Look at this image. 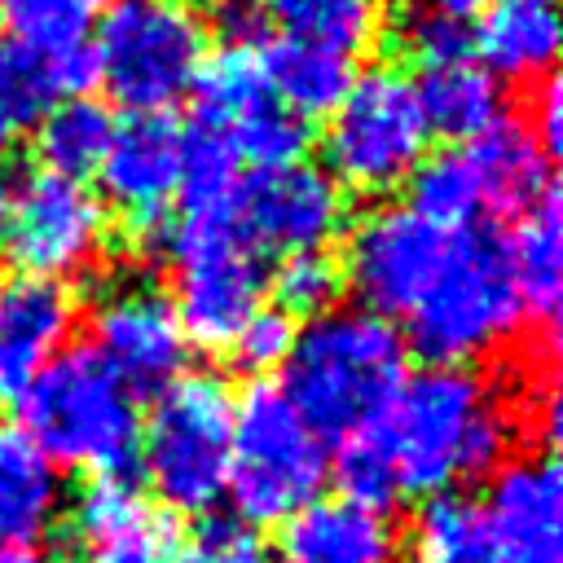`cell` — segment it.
<instances>
[{
	"mask_svg": "<svg viewBox=\"0 0 563 563\" xmlns=\"http://www.w3.org/2000/svg\"><path fill=\"white\" fill-rule=\"evenodd\" d=\"M369 431L391 466L396 497H440L501 466L515 418L488 374L422 365L405 374Z\"/></svg>",
	"mask_w": 563,
	"mask_h": 563,
	"instance_id": "cell-1",
	"label": "cell"
},
{
	"mask_svg": "<svg viewBox=\"0 0 563 563\" xmlns=\"http://www.w3.org/2000/svg\"><path fill=\"white\" fill-rule=\"evenodd\" d=\"M405 334L369 308H330L295 330L282 361V396L325 440L369 427L405 383Z\"/></svg>",
	"mask_w": 563,
	"mask_h": 563,
	"instance_id": "cell-2",
	"label": "cell"
},
{
	"mask_svg": "<svg viewBox=\"0 0 563 563\" xmlns=\"http://www.w3.org/2000/svg\"><path fill=\"white\" fill-rule=\"evenodd\" d=\"M22 431L62 471L119 475L136 457L141 405L136 391L92 352V343L62 347L18 396Z\"/></svg>",
	"mask_w": 563,
	"mask_h": 563,
	"instance_id": "cell-3",
	"label": "cell"
},
{
	"mask_svg": "<svg viewBox=\"0 0 563 563\" xmlns=\"http://www.w3.org/2000/svg\"><path fill=\"white\" fill-rule=\"evenodd\" d=\"M405 330L431 365H466L510 343L523 330V308L510 282L506 242L484 224L453 229L449 255L405 317Z\"/></svg>",
	"mask_w": 563,
	"mask_h": 563,
	"instance_id": "cell-4",
	"label": "cell"
},
{
	"mask_svg": "<svg viewBox=\"0 0 563 563\" xmlns=\"http://www.w3.org/2000/svg\"><path fill=\"white\" fill-rule=\"evenodd\" d=\"M233 453V391L220 374L185 369L158 387L141 422L136 457L163 506L207 515L229 488Z\"/></svg>",
	"mask_w": 563,
	"mask_h": 563,
	"instance_id": "cell-5",
	"label": "cell"
},
{
	"mask_svg": "<svg viewBox=\"0 0 563 563\" xmlns=\"http://www.w3.org/2000/svg\"><path fill=\"white\" fill-rule=\"evenodd\" d=\"M92 35L97 79L132 114L176 106L211 48V26L194 0H110Z\"/></svg>",
	"mask_w": 563,
	"mask_h": 563,
	"instance_id": "cell-6",
	"label": "cell"
},
{
	"mask_svg": "<svg viewBox=\"0 0 563 563\" xmlns=\"http://www.w3.org/2000/svg\"><path fill=\"white\" fill-rule=\"evenodd\" d=\"M325 466V440L299 418L277 383H251L246 396L233 400V453L224 493L233 497L242 523H286L321 493Z\"/></svg>",
	"mask_w": 563,
	"mask_h": 563,
	"instance_id": "cell-7",
	"label": "cell"
},
{
	"mask_svg": "<svg viewBox=\"0 0 563 563\" xmlns=\"http://www.w3.org/2000/svg\"><path fill=\"white\" fill-rule=\"evenodd\" d=\"M431 128L413 79L400 70H365L352 79L325 128V176L352 194H391L427 163Z\"/></svg>",
	"mask_w": 563,
	"mask_h": 563,
	"instance_id": "cell-8",
	"label": "cell"
},
{
	"mask_svg": "<svg viewBox=\"0 0 563 563\" xmlns=\"http://www.w3.org/2000/svg\"><path fill=\"white\" fill-rule=\"evenodd\" d=\"M172 282L185 339L202 347H229L255 308H264V255L238 233L229 202L185 207L172 229Z\"/></svg>",
	"mask_w": 563,
	"mask_h": 563,
	"instance_id": "cell-9",
	"label": "cell"
},
{
	"mask_svg": "<svg viewBox=\"0 0 563 563\" xmlns=\"http://www.w3.org/2000/svg\"><path fill=\"white\" fill-rule=\"evenodd\" d=\"M110 246V211L106 202L70 176L31 172L9 202L4 251L18 260L22 277L70 282L97 268Z\"/></svg>",
	"mask_w": 563,
	"mask_h": 563,
	"instance_id": "cell-10",
	"label": "cell"
},
{
	"mask_svg": "<svg viewBox=\"0 0 563 563\" xmlns=\"http://www.w3.org/2000/svg\"><path fill=\"white\" fill-rule=\"evenodd\" d=\"M453 229L431 224L413 207H374L347 233L343 286L391 325L405 321L449 255Z\"/></svg>",
	"mask_w": 563,
	"mask_h": 563,
	"instance_id": "cell-11",
	"label": "cell"
},
{
	"mask_svg": "<svg viewBox=\"0 0 563 563\" xmlns=\"http://www.w3.org/2000/svg\"><path fill=\"white\" fill-rule=\"evenodd\" d=\"M229 216L238 233L260 251V255H303V251H325L347 220L343 189L308 163L290 167H268L255 176H238Z\"/></svg>",
	"mask_w": 563,
	"mask_h": 563,
	"instance_id": "cell-12",
	"label": "cell"
},
{
	"mask_svg": "<svg viewBox=\"0 0 563 563\" xmlns=\"http://www.w3.org/2000/svg\"><path fill=\"white\" fill-rule=\"evenodd\" d=\"M101 189L136 233H158L185 185V132L167 114H132L114 123L110 150L97 167Z\"/></svg>",
	"mask_w": 563,
	"mask_h": 563,
	"instance_id": "cell-13",
	"label": "cell"
},
{
	"mask_svg": "<svg viewBox=\"0 0 563 563\" xmlns=\"http://www.w3.org/2000/svg\"><path fill=\"white\" fill-rule=\"evenodd\" d=\"M189 339L180 330V317L167 295L141 282H123L106 290V299L92 308V352L132 387H163L176 374H185Z\"/></svg>",
	"mask_w": 563,
	"mask_h": 563,
	"instance_id": "cell-14",
	"label": "cell"
},
{
	"mask_svg": "<svg viewBox=\"0 0 563 563\" xmlns=\"http://www.w3.org/2000/svg\"><path fill=\"white\" fill-rule=\"evenodd\" d=\"M479 510L501 563H563V479L554 453L497 466Z\"/></svg>",
	"mask_w": 563,
	"mask_h": 563,
	"instance_id": "cell-15",
	"label": "cell"
},
{
	"mask_svg": "<svg viewBox=\"0 0 563 563\" xmlns=\"http://www.w3.org/2000/svg\"><path fill=\"white\" fill-rule=\"evenodd\" d=\"M75 537L84 563H167L172 523L123 475H97L75 501Z\"/></svg>",
	"mask_w": 563,
	"mask_h": 563,
	"instance_id": "cell-16",
	"label": "cell"
},
{
	"mask_svg": "<svg viewBox=\"0 0 563 563\" xmlns=\"http://www.w3.org/2000/svg\"><path fill=\"white\" fill-rule=\"evenodd\" d=\"M75 325V299L57 282L13 277L0 282V400H18L22 387L66 347Z\"/></svg>",
	"mask_w": 563,
	"mask_h": 563,
	"instance_id": "cell-17",
	"label": "cell"
},
{
	"mask_svg": "<svg viewBox=\"0 0 563 563\" xmlns=\"http://www.w3.org/2000/svg\"><path fill=\"white\" fill-rule=\"evenodd\" d=\"M396 532L383 510L347 497H312L282 523V563H387Z\"/></svg>",
	"mask_w": 563,
	"mask_h": 563,
	"instance_id": "cell-18",
	"label": "cell"
},
{
	"mask_svg": "<svg viewBox=\"0 0 563 563\" xmlns=\"http://www.w3.org/2000/svg\"><path fill=\"white\" fill-rule=\"evenodd\" d=\"M466 167L479 189V207L497 216H519L532 202H541L554 180H550V154L541 141L528 132L519 119H497L488 132L466 141Z\"/></svg>",
	"mask_w": 563,
	"mask_h": 563,
	"instance_id": "cell-19",
	"label": "cell"
},
{
	"mask_svg": "<svg viewBox=\"0 0 563 563\" xmlns=\"http://www.w3.org/2000/svg\"><path fill=\"white\" fill-rule=\"evenodd\" d=\"M62 510V471L18 422H0V545H31L48 537Z\"/></svg>",
	"mask_w": 563,
	"mask_h": 563,
	"instance_id": "cell-20",
	"label": "cell"
},
{
	"mask_svg": "<svg viewBox=\"0 0 563 563\" xmlns=\"http://www.w3.org/2000/svg\"><path fill=\"white\" fill-rule=\"evenodd\" d=\"M471 44L493 79H545L559 57V13L550 0H488Z\"/></svg>",
	"mask_w": 563,
	"mask_h": 563,
	"instance_id": "cell-21",
	"label": "cell"
},
{
	"mask_svg": "<svg viewBox=\"0 0 563 563\" xmlns=\"http://www.w3.org/2000/svg\"><path fill=\"white\" fill-rule=\"evenodd\" d=\"M506 264L523 321H537L545 339H554V317L563 299V211L554 189L515 216V233L506 238Z\"/></svg>",
	"mask_w": 563,
	"mask_h": 563,
	"instance_id": "cell-22",
	"label": "cell"
},
{
	"mask_svg": "<svg viewBox=\"0 0 563 563\" xmlns=\"http://www.w3.org/2000/svg\"><path fill=\"white\" fill-rule=\"evenodd\" d=\"M260 66H264L268 92L290 114H299L303 123L312 114H330L356 79V57L352 53H339L330 44L299 40V35L264 40L260 44Z\"/></svg>",
	"mask_w": 563,
	"mask_h": 563,
	"instance_id": "cell-23",
	"label": "cell"
},
{
	"mask_svg": "<svg viewBox=\"0 0 563 563\" xmlns=\"http://www.w3.org/2000/svg\"><path fill=\"white\" fill-rule=\"evenodd\" d=\"M413 92H418L427 128L449 136V141H475L497 119H506L501 114V84L471 53L418 66Z\"/></svg>",
	"mask_w": 563,
	"mask_h": 563,
	"instance_id": "cell-24",
	"label": "cell"
},
{
	"mask_svg": "<svg viewBox=\"0 0 563 563\" xmlns=\"http://www.w3.org/2000/svg\"><path fill=\"white\" fill-rule=\"evenodd\" d=\"M88 84H97L92 48L62 53V57L31 53L22 44L0 48V101L18 123L40 119L44 110H53L66 97H79Z\"/></svg>",
	"mask_w": 563,
	"mask_h": 563,
	"instance_id": "cell-25",
	"label": "cell"
},
{
	"mask_svg": "<svg viewBox=\"0 0 563 563\" xmlns=\"http://www.w3.org/2000/svg\"><path fill=\"white\" fill-rule=\"evenodd\" d=\"M114 136V114L92 101V97H66L53 110L40 114V132H35V150L44 158V172L84 180L88 172L101 167L106 150Z\"/></svg>",
	"mask_w": 563,
	"mask_h": 563,
	"instance_id": "cell-26",
	"label": "cell"
},
{
	"mask_svg": "<svg viewBox=\"0 0 563 563\" xmlns=\"http://www.w3.org/2000/svg\"><path fill=\"white\" fill-rule=\"evenodd\" d=\"M110 0H0V26L31 53H84Z\"/></svg>",
	"mask_w": 563,
	"mask_h": 563,
	"instance_id": "cell-27",
	"label": "cell"
},
{
	"mask_svg": "<svg viewBox=\"0 0 563 563\" xmlns=\"http://www.w3.org/2000/svg\"><path fill=\"white\" fill-rule=\"evenodd\" d=\"M413 545L418 563H501L479 501L462 493L427 497V506L413 519Z\"/></svg>",
	"mask_w": 563,
	"mask_h": 563,
	"instance_id": "cell-28",
	"label": "cell"
},
{
	"mask_svg": "<svg viewBox=\"0 0 563 563\" xmlns=\"http://www.w3.org/2000/svg\"><path fill=\"white\" fill-rule=\"evenodd\" d=\"M264 13H273L286 35L317 40L356 57L383 22V0H264Z\"/></svg>",
	"mask_w": 563,
	"mask_h": 563,
	"instance_id": "cell-29",
	"label": "cell"
},
{
	"mask_svg": "<svg viewBox=\"0 0 563 563\" xmlns=\"http://www.w3.org/2000/svg\"><path fill=\"white\" fill-rule=\"evenodd\" d=\"M409 207L418 216H427L431 224H440V229H466V224H475V216L484 207H479V189H475V176L466 167V154L453 150V154L427 158L409 176Z\"/></svg>",
	"mask_w": 563,
	"mask_h": 563,
	"instance_id": "cell-30",
	"label": "cell"
},
{
	"mask_svg": "<svg viewBox=\"0 0 563 563\" xmlns=\"http://www.w3.org/2000/svg\"><path fill=\"white\" fill-rule=\"evenodd\" d=\"M273 290H277V308L286 317L303 312V317H321L334 308L339 290H343V268L325 255V251H303V255H286L277 277H273Z\"/></svg>",
	"mask_w": 563,
	"mask_h": 563,
	"instance_id": "cell-31",
	"label": "cell"
},
{
	"mask_svg": "<svg viewBox=\"0 0 563 563\" xmlns=\"http://www.w3.org/2000/svg\"><path fill=\"white\" fill-rule=\"evenodd\" d=\"M167 563H264V541L238 515H211L185 550H172Z\"/></svg>",
	"mask_w": 563,
	"mask_h": 563,
	"instance_id": "cell-32",
	"label": "cell"
},
{
	"mask_svg": "<svg viewBox=\"0 0 563 563\" xmlns=\"http://www.w3.org/2000/svg\"><path fill=\"white\" fill-rule=\"evenodd\" d=\"M290 343H295V317H286L282 308H255L246 325L229 339V356L242 369H277Z\"/></svg>",
	"mask_w": 563,
	"mask_h": 563,
	"instance_id": "cell-33",
	"label": "cell"
},
{
	"mask_svg": "<svg viewBox=\"0 0 563 563\" xmlns=\"http://www.w3.org/2000/svg\"><path fill=\"white\" fill-rule=\"evenodd\" d=\"M396 40H400V48L409 53L413 66H431V62L471 53V35H466V26L444 22V18H435V13L418 9V4L400 18V35H396Z\"/></svg>",
	"mask_w": 563,
	"mask_h": 563,
	"instance_id": "cell-34",
	"label": "cell"
},
{
	"mask_svg": "<svg viewBox=\"0 0 563 563\" xmlns=\"http://www.w3.org/2000/svg\"><path fill=\"white\" fill-rule=\"evenodd\" d=\"M207 26H216V35H224L229 48H260L268 13H264L260 0H220Z\"/></svg>",
	"mask_w": 563,
	"mask_h": 563,
	"instance_id": "cell-35",
	"label": "cell"
},
{
	"mask_svg": "<svg viewBox=\"0 0 563 563\" xmlns=\"http://www.w3.org/2000/svg\"><path fill=\"white\" fill-rule=\"evenodd\" d=\"M528 106H532L528 110V132L541 141L545 154H554L559 141H563V92H559V84L545 75L541 88H537V97Z\"/></svg>",
	"mask_w": 563,
	"mask_h": 563,
	"instance_id": "cell-36",
	"label": "cell"
},
{
	"mask_svg": "<svg viewBox=\"0 0 563 563\" xmlns=\"http://www.w3.org/2000/svg\"><path fill=\"white\" fill-rule=\"evenodd\" d=\"M484 4L488 0H418V9H427V13L444 18V22H457V26H466L471 18H479Z\"/></svg>",
	"mask_w": 563,
	"mask_h": 563,
	"instance_id": "cell-37",
	"label": "cell"
},
{
	"mask_svg": "<svg viewBox=\"0 0 563 563\" xmlns=\"http://www.w3.org/2000/svg\"><path fill=\"white\" fill-rule=\"evenodd\" d=\"M0 563H57L35 545H0Z\"/></svg>",
	"mask_w": 563,
	"mask_h": 563,
	"instance_id": "cell-38",
	"label": "cell"
},
{
	"mask_svg": "<svg viewBox=\"0 0 563 563\" xmlns=\"http://www.w3.org/2000/svg\"><path fill=\"white\" fill-rule=\"evenodd\" d=\"M18 128H22V123H18V119L4 110V101H0V158L13 150V136H18Z\"/></svg>",
	"mask_w": 563,
	"mask_h": 563,
	"instance_id": "cell-39",
	"label": "cell"
},
{
	"mask_svg": "<svg viewBox=\"0 0 563 563\" xmlns=\"http://www.w3.org/2000/svg\"><path fill=\"white\" fill-rule=\"evenodd\" d=\"M9 202H13V189H9V180L0 176V246H4V229H9Z\"/></svg>",
	"mask_w": 563,
	"mask_h": 563,
	"instance_id": "cell-40",
	"label": "cell"
},
{
	"mask_svg": "<svg viewBox=\"0 0 563 563\" xmlns=\"http://www.w3.org/2000/svg\"><path fill=\"white\" fill-rule=\"evenodd\" d=\"M0 31H4V26H0Z\"/></svg>",
	"mask_w": 563,
	"mask_h": 563,
	"instance_id": "cell-41",
	"label": "cell"
}]
</instances>
